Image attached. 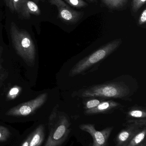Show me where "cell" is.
Masks as SVG:
<instances>
[{
	"instance_id": "1",
	"label": "cell",
	"mask_w": 146,
	"mask_h": 146,
	"mask_svg": "<svg viewBox=\"0 0 146 146\" xmlns=\"http://www.w3.org/2000/svg\"><path fill=\"white\" fill-rule=\"evenodd\" d=\"M125 76L103 84L87 87L75 92V96L82 98H101L120 99L129 100L137 90V84L133 85L129 80L124 79Z\"/></svg>"
},
{
	"instance_id": "2",
	"label": "cell",
	"mask_w": 146,
	"mask_h": 146,
	"mask_svg": "<svg viewBox=\"0 0 146 146\" xmlns=\"http://www.w3.org/2000/svg\"><path fill=\"white\" fill-rule=\"evenodd\" d=\"M122 43L121 38L112 40L77 62L70 70L69 76L71 77L85 75L93 72L100 63L117 50Z\"/></svg>"
},
{
	"instance_id": "3",
	"label": "cell",
	"mask_w": 146,
	"mask_h": 146,
	"mask_svg": "<svg viewBox=\"0 0 146 146\" xmlns=\"http://www.w3.org/2000/svg\"><path fill=\"white\" fill-rule=\"evenodd\" d=\"M56 106L50 115L48 123L49 134L44 146H60L67 140L71 130L68 116L58 110Z\"/></svg>"
},
{
	"instance_id": "4",
	"label": "cell",
	"mask_w": 146,
	"mask_h": 146,
	"mask_svg": "<svg viewBox=\"0 0 146 146\" xmlns=\"http://www.w3.org/2000/svg\"><path fill=\"white\" fill-rule=\"evenodd\" d=\"M10 34L16 53L27 65L33 66L36 60V48L30 34L19 29L14 22L10 25Z\"/></svg>"
},
{
	"instance_id": "5",
	"label": "cell",
	"mask_w": 146,
	"mask_h": 146,
	"mask_svg": "<svg viewBox=\"0 0 146 146\" xmlns=\"http://www.w3.org/2000/svg\"><path fill=\"white\" fill-rule=\"evenodd\" d=\"M48 98L47 93H43L36 98L20 104L9 110L6 115L10 116H27L35 112L44 104Z\"/></svg>"
},
{
	"instance_id": "6",
	"label": "cell",
	"mask_w": 146,
	"mask_h": 146,
	"mask_svg": "<svg viewBox=\"0 0 146 146\" xmlns=\"http://www.w3.org/2000/svg\"><path fill=\"white\" fill-rule=\"evenodd\" d=\"M145 126L146 119L127 121L124 128L117 135L115 139V146H126L134 135Z\"/></svg>"
},
{
	"instance_id": "7",
	"label": "cell",
	"mask_w": 146,
	"mask_h": 146,
	"mask_svg": "<svg viewBox=\"0 0 146 146\" xmlns=\"http://www.w3.org/2000/svg\"><path fill=\"white\" fill-rule=\"evenodd\" d=\"M51 5L56 7L58 16L63 22L69 25L78 23L83 18L84 12L74 10L63 0H49Z\"/></svg>"
},
{
	"instance_id": "8",
	"label": "cell",
	"mask_w": 146,
	"mask_h": 146,
	"mask_svg": "<svg viewBox=\"0 0 146 146\" xmlns=\"http://www.w3.org/2000/svg\"><path fill=\"white\" fill-rule=\"evenodd\" d=\"M81 130L88 133L93 139L92 146H107L109 138L114 127H109L98 131L95 126L91 123L81 124L79 126Z\"/></svg>"
},
{
	"instance_id": "9",
	"label": "cell",
	"mask_w": 146,
	"mask_h": 146,
	"mask_svg": "<svg viewBox=\"0 0 146 146\" xmlns=\"http://www.w3.org/2000/svg\"><path fill=\"white\" fill-rule=\"evenodd\" d=\"M121 106L120 104L115 101L112 100L102 101L97 107L93 109L85 110L84 113L87 115L107 114L111 113Z\"/></svg>"
},
{
	"instance_id": "10",
	"label": "cell",
	"mask_w": 146,
	"mask_h": 146,
	"mask_svg": "<svg viewBox=\"0 0 146 146\" xmlns=\"http://www.w3.org/2000/svg\"><path fill=\"white\" fill-rule=\"evenodd\" d=\"M41 14V11L37 4L30 0L23 1L19 13V14L25 19H30L31 15H39Z\"/></svg>"
},
{
	"instance_id": "11",
	"label": "cell",
	"mask_w": 146,
	"mask_h": 146,
	"mask_svg": "<svg viewBox=\"0 0 146 146\" xmlns=\"http://www.w3.org/2000/svg\"><path fill=\"white\" fill-rule=\"evenodd\" d=\"M45 127L40 125L32 133L29 146H40L45 139Z\"/></svg>"
},
{
	"instance_id": "12",
	"label": "cell",
	"mask_w": 146,
	"mask_h": 146,
	"mask_svg": "<svg viewBox=\"0 0 146 146\" xmlns=\"http://www.w3.org/2000/svg\"><path fill=\"white\" fill-rule=\"evenodd\" d=\"M127 121L146 119L145 109L142 107H133L127 112Z\"/></svg>"
},
{
	"instance_id": "13",
	"label": "cell",
	"mask_w": 146,
	"mask_h": 146,
	"mask_svg": "<svg viewBox=\"0 0 146 146\" xmlns=\"http://www.w3.org/2000/svg\"><path fill=\"white\" fill-rule=\"evenodd\" d=\"M146 126L140 129L129 141L126 146H139L146 143Z\"/></svg>"
},
{
	"instance_id": "14",
	"label": "cell",
	"mask_w": 146,
	"mask_h": 146,
	"mask_svg": "<svg viewBox=\"0 0 146 146\" xmlns=\"http://www.w3.org/2000/svg\"><path fill=\"white\" fill-rule=\"evenodd\" d=\"M109 8L117 9L122 8L127 4L128 0H101Z\"/></svg>"
},
{
	"instance_id": "15",
	"label": "cell",
	"mask_w": 146,
	"mask_h": 146,
	"mask_svg": "<svg viewBox=\"0 0 146 146\" xmlns=\"http://www.w3.org/2000/svg\"><path fill=\"white\" fill-rule=\"evenodd\" d=\"M3 52V48L0 46V89L8 76L7 70L3 67L2 65L3 61L2 58Z\"/></svg>"
},
{
	"instance_id": "16",
	"label": "cell",
	"mask_w": 146,
	"mask_h": 146,
	"mask_svg": "<svg viewBox=\"0 0 146 146\" xmlns=\"http://www.w3.org/2000/svg\"><path fill=\"white\" fill-rule=\"evenodd\" d=\"M24 0H5V3L13 13L19 14L21 3Z\"/></svg>"
},
{
	"instance_id": "17",
	"label": "cell",
	"mask_w": 146,
	"mask_h": 146,
	"mask_svg": "<svg viewBox=\"0 0 146 146\" xmlns=\"http://www.w3.org/2000/svg\"><path fill=\"white\" fill-rule=\"evenodd\" d=\"M71 7L77 9L84 8L88 6L87 3L84 0H63Z\"/></svg>"
},
{
	"instance_id": "18",
	"label": "cell",
	"mask_w": 146,
	"mask_h": 146,
	"mask_svg": "<svg viewBox=\"0 0 146 146\" xmlns=\"http://www.w3.org/2000/svg\"><path fill=\"white\" fill-rule=\"evenodd\" d=\"M21 92V88L19 86H15L9 91L7 98L8 100H13L17 98Z\"/></svg>"
},
{
	"instance_id": "19",
	"label": "cell",
	"mask_w": 146,
	"mask_h": 146,
	"mask_svg": "<svg viewBox=\"0 0 146 146\" xmlns=\"http://www.w3.org/2000/svg\"><path fill=\"white\" fill-rule=\"evenodd\" d=\"M146 0H133L131 3V10L133 13H136L143 5L146 3Z\"/></svg>"
},
{
	"instance_id": "20",
	"label": "cell",
	"mask_w": 146,
	"mask_h": 146,
	"mask_svg": "<svg viewBox=\"0 0 146 146\" xmlns=\"http://www.w3.org/2000/svg\"><path fill=\"white\" fill-rule=\"evenodd\" d=\"M10 133L8 129L0 125V142H4L10 137Z\"/></svg>"
},
{
	"instance_id": "21",
	"label": "cell",
	"mask_w": 146,
	"mask_h": 146,
	"mask_svg": "<svg viewBox=\"0 0 146 146\" xmlns=\"http://www.w3.org/2000/svg\"><path fill=\"white\" fill-rule=\"evenodd\" d=\"M102 101L98 99L91 100L85 104V110H90L97 107Z\"/></svg>"
},
{
	"instance_id": "22",
	"label": "cell",
	"mask_w": 146,
	"mask_h": 146,
	"mask_svg": "<svg viewBox=\"0 0 146 146\" xmlns=\"http://www.w3.org/2000/svg\"><path fill=\"white\" fill-rule=\"evenodd\" d=\"M146 22V9L145 8L140 15L138 20V25L139 26L145 25Z\"/></svg>"
},
{
	"instance_id": "23",
	"label": "cell",
	"mask_w": 146,
	"mask_h": 146,
	"mask_svg": "<svg viewBox=\"0 0 146 146\" xmlns=\"http://www.w3.org/2000/svg\"><path fill=\"white\" fill-rule=\"evenodd\" d=\"M31 134H30V135H28V137L26 138L25 141H24V142L22 143L21 146H29V143H30V140L31 139Z\"/></svg>"
},
{
	"instance_id": "24",
	"label": "cell",
	"mask_w": 146,
	"mask_h": 146,
	"mask_svg": "<svg viewBox=\"0 0 146 146\" xmlns=\"http://www.w3.org/2000/svg\"><path fill=\"white\" fill-rule=\"evenodd\" d=\"M93 3H97V0H87Z\"/></svg>"
},
{
	"instance_id": "25",
	"label": "cell",
	"mask_w": 146,
	"mask_h": 146,
	"mask_svg": "<svg viewBox=\"0 0 146 146\" xmlns=\"http://www.w3.org/2000/svg\"><path fill=\"white\" fill-rule=\"evenodd\" d=\"M35 1H41L44 2L45 1H46V0H35Z\"/></svg>"
},
{
	"instance_id": "26",
	"label": "cell",
	"mask_w": 146,
	"mask_h": 146,
	"mask_svg": "<svg viewBox=\"0 0 146 146\" xmlns=\"http://www.w3.org/2000/svg\"><path fill=\"white\" fill-rule=\"evenodd\" d=\"M139 146H146V143H145V144H142V145H141Z\"/></svg>"
},
{
	"instance_id": "27",
	"label": "cell",
	"mask_w": 146,
	"mask_h": 146,
	"mask_svg": "<svg viewBox=\"0 0 146 146\" xmlns=\"http://www.w3.org/2000/svg\"><path fill=\"white\" fill-rule=\"evenodd\" d=\"M3 1H4V2L5 1V0H3Z\"/></svg>"
}]
</instances>
